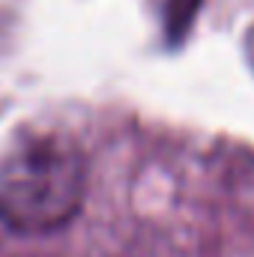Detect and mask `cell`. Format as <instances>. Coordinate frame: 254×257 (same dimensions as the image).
<instances>
[{
	"label": "cell",
	"instance_id": "cell-1",
	"mask_svg": "<svg viewBox=\"0 0 254 257\" xmlns=\"http://www.w3.org/2000/svg\"><path fill=\"white\" fill-rule=\"evenodd\" d=\"M87 192L78 147L60 135H36L9 150L0 165V221L21 236L66 227Z\"/></svg>",
	"mask_w": 254,
	"mask_h": 257
}]
</instances>
